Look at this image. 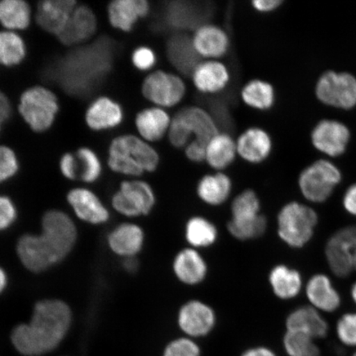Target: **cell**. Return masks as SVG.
Here are the masks:
<instances>
[{
  "mask_svg": "<svg viewBox=\"0 0 356 356\" xmlns=\"http://www.w3.org/2000/svg\"><path fill=\"white\" fill-rule=\"evenodd\" d=\"M351 297L356 305V282L353 284V288H351Z\"/></svg>",
  "mask_w": 356,
  "mask_h": 356,
  "instance_id": "cell-53",
  "label": "cell"
},
{
  "mask_svg": "<svg viewBox=\"0 0 356 356\" xmlns=\"http://www.w3.org/2000/svg\"><path fill=\"white\" fill-rule=\"evenodd\" d=\"M186 84L180 74L163 70H153L141 84V93L152 106L170 109L179 105L186 95Z\"/></svg>",
  "mask_w": 356,
  "mask_h": 356,
  "instance_id": "cell-6",
  "label": "cell"
},
{
  "mask_svg": "<svg viewBox=\"0 0 356 356\" xmlns=\"http://www.w3.org/2000/svg\"><path fill=\"white\" fill-rule=\"evenodd\" d=\"M345 210L351 216H356V184H354L346 191L343 197Z\"/></svg>",
  "mask_w": 356,
  "mask_h": 356,
  "instance_id": "cell-49",
  "label": "cell"
},
{
  "mask_svg": "<svg viewBox=\"0 0 356 356\" xmlns=\"http://www.w3.org/2000/svg\"><path fill=\"white\" fill-rule=\"evenodd\" d=\"M106 242L115 255L123 258L136 257L144 246V231L139 225L123 222L111 231Z\"/></svg>",
  "mask_w": 356,
  "mask_h": 356,
  "instance_id": "cell-24",
  "label": "cell"
},
{
  "mask_svg": "<svg viewBox=\"0 0 356 356\" xmlns=\"http://www.w3.org/2000/svg\"><path fill=\"white\" fill-rule=\"evenodd\" d=\"M191 38L200 59L220 60L229 51V35L224 29L216 24L200 25L195 29Z\"/></svg>",
  "mask_w": 356,
  "mask_h": 356,
  "instance_id": "cell-13",
  "label": "cell"
},
{
  "mask_svg": "<svg viewBox=\"0 0 356 356\" xmlns=\"http://www.w3.org/2000/svg\"><path fill=\"white\" fill-rule=\"evenodd\" d=\"M159 164L158 150L139 136L124 134L111 141L108 165L118 175L137 178L155 172Z\"/></svg>",
  "mask_w": 356,
  "mask_h": 356,
  "instance_id": "cell-2",
  "label": "cell"
},
{
  "mask_svg": "<svg viewBox=\"0 0 356 356\" xmlns=\"http://www.w3.org/2000/svg\"><path fill=\"white\" fill-rule=\"evenodd\" d=\"M232 180L222 172H216L200 178L197 195L204 203L219 206L229 198L232 191Z\"/></svg>",
  "mask_w": 356,
  "mask_h": 356,
  "instance_id": "cell-30",
  "label": "cell"
},
{
  "mask_svg": "<svg viewBox=\"0 0 356 356\" xmlns=\"http://www.w3.org/2000/svg\"><path fill=\"white\" fill-rule=\"evenodd\" d=\"M42 237L59 262L73 250L78 238L76 225L69 215L62 211H47L42 216Z\"/></svg>",
  "mask_w": 356,
  "mask_h": 356,
  "instance_id": "cell-7",
  "label": "cell"
},
{
  "mask_svg": "<svg viewBox=\"0 0 356 356\" xmlns=\"http://www.w3.org/2000/svg\"><path fill=\"white\" fill-rule=\"evenodd\" d=\"M172 117L168 110L151 106L136 115L135 127L138 136L152 145L168 136Z\"/></svg>",
  "mask_w": 356,
  "mask_h": 356,
  "instance_id": "cell-22",
  "label": "cell"
},
{
  "mask_svg": "<svg viewBox=\"0 0 356 356\" xmlns=\"http://www.w3.org/2000/svg\"><path fill=\"white\" fill-rule=\"evenodd\" d=\"M33 10L24 0H1L0 1V25L3 30L19 33L28 29L32 24Z\"/></svg>",
  "mask_w": 356,
  "mask_h": 356,
  "instance_id": "cell-29",
  "label": "cell"
},
{
  "mask_svg": "<svg viewBox=\"0 0 356 356\" xmlns=\"http://www.w3.org/2000/svg\"><path fill=\"white\" fill-rule=\"evenodd\" d=\"M236 140L229 133L219 132L207 144L206 162L213 170L222 172L237 158Z\"/></svg>",
  "mask_w": 356,
  "mask_h": 356,
  "instance_id": "cell-27",
  "label": "cell"
},
{
  "mask_svg": "<svg viewBox=\"0 0 356 356\" xmlns=\"http://www.w3.org/2000/svg\"><path fill=\"white\" fill-rule=\"evenodd\" d=\"M17 219V209L13 200L7 195H0V232L13 225Z\"/></svg>",
  "mask_w": 356,
  "mask_h": 356,
  "instance_id": "cell-44",
  "label": "cell"
},
{
  "mask_svg": "<svg viewBox=\"0 0 356 356\" xmlns=\"http://www.w3.org/2000/svg\"><path fill=\"white\" fill-rule=\"evenodd\" d=\"M206 142L193 140L184 149L186 158L195 163L206 162Z\"/></svg>",
  "mask_w": 356,
  "mask_h": 356,
  "instance_id": "cell-46",
  "label": "cell"
},
{
  "mask_svg": "<svg viewBox=\"0 0 356 356\" xmlns=\"http://www.w3.org/2000/svg\"><path fill=\"white\" fill-rule=\"evenodd\" d=\"M79 3L75 0H44L38 3L35 22L44 32L58 38L63 33Z\"/></svg>",
  "mask_w": 356,
  "mask_h": 356,
  "instance_id": "cell-15",
  "label": "cell"
},
{
  "mask_svg": "<svg viewBox=\"0 0 356 356\" xmlns=\"http://www.w3.org/2000/svg\"><path fill=\"white\" fill-rule=\"evenodd\" d=\"M197 91L213 95L225 91L231 81V74L224 62L203 60L198 62L190 74Z\"/></svg>",
  "mask_w": 356,
  "mask_h": 356,
  "instance_id": "cell-14",
  "label": "cell"
},
{
  "mask_svg": "<svg viewBox=\"0 0 356 356\" xmlns=\"http://www.w3.org/2000/svg\"><path fill=\"white\" fill-rule=\"evenodd\" d=\"M199 346L188 338L171 342L164 350L163 356H200Z\"/></svg>",
  "mask_w": 356,
  "mask_h": 356,
  "instance_id": "cell-43",
  "label": "cell"
},
{
  "mask_svg": "<svg viewBox=\"0 0 356 356\" xmlns=\"http://www.w3.org/2000/svg\"><path fill=\"white\" fill-rule=\"evenodd\" d=\"M169 61L179 73L190 75L200 58L191 43V38L185 33H177L169 39L167 44Z\"/></svg>",
  "mask_w": 356,
  "mask_h": 356,
  "instance_id": "cell-28",
  "label": "cell"
},
{
  "mask_svg": "<svg viewBox=\"0 0 356 356\" xmlns=\"http://www.w3.org/2000/svg\"><path fill=\"white\" fill-rule=\"evenodd\" d=\"M66 199L75 216L89 225H104L110 219L108 209L90 189L74 188L67 194Z\"/></svg>",
  "mask_w": 356,
  "mask_h": 356,
  "instance_id": "cell-17",
  "label": "cell"
},
{
  "mask_svg": "<svg viewBox=\"0 0 356 356\" xmlns=\"http://www.w3.org/2000/svg\"><path fill=\"white\" fill-rule=\"evenodd\" d=\"M306 295L314 308L332 313L341 305V296L333 287L331 279L324 274L312 277L307 283Z\"/></svg>",
  "mask_w": 356,
  "mask_h": 356,
  "instance_id": "cell-26",
  "label": "cell"
},
{
  "mask_svg": "<svg viewBox=\"0 0 356 356\" xmlns=\"http://www.w3.org/2000/svg\"><path fill=\"white\" fill-rule=\"evenodd\" d=\"M61 175L66 179L74 181L79 179L80 168L76 154L67 152L61 156L59 162Z\"/></svg>",
  "mask_w": 356,
  "mask_h": 356,
  "instance_id": "cell-45",
  "label": "cell"
},
{
  "mask_svg": "<svg viewBox=\"0 0 356 356\" xmlns=\"http://www.w3.org/2000/svg\"><path fill=\"white\" fill-rule=\"evenodd\" d=\"M158 57L153 48L148 46H140L133 51L131 63L134 68L140 72H152L157 65Z\"/></svg>",
  "mask_w": 356,
  "mask_h": 356,
  "instance_id": "cell-41",
  "label": "cell"
},
{
  "mask_svg": "<svg viewBox=\"0 0 356 356\" xmlns=\"http://www.w3.org/2000/svg\"><path fill=\"white\" fill-rule=\"evenodd\" d=\"M325 254L332 273L344 278L356 270V225L345 227L331 236Z\"/></svg>",
  "mask_w": 356,
  "mask_h": 356,
  "instance_id": "cell-10",
  "label": "cell"
},
{
  "mask_svg": "<svg viewBox=\"0 0 356 356\" xmlns=\"http://www.w3.org/2000/svg\"><path fill=\"white\" fill-rule=\"evenodd\" d=\"M270 283L275 295L280 299L291 300L299 295L302 278L299 271L279 265L270 271Z\"/></svg>",
  "mask_w": 356,
  "mask_h": 356,
  "instance_id": "cell-33",
  "label": "cell"
},
{
  "mask_svg": "<svg viewBox=\"0 0 356 356\" xmlns=\"http://www.w3.org/2000/svg\"><path fill=\"white\" fill-rule=\"evenodd\" d=\"M124 118L122 106L106 96H101L92 101L84 117L87 127L96 132L113 130L121 126Z\"/></svg>",
  "mask_w": 356,
  "mask_h": 356,
  "instance_id": "cell-18",
  "label": "cell"
},
{
  "mask_svg": "<svg viewBox=\"0 0 356 356\" xmlns=\"http://www.w3.org/2000/svg\"><path fill=\"white\" fill-rule=\"evenodd\" d=\"M353 356H356V353H354V355Z\"/></svg>",
  "mask_w": 356,
  "mask_h": 356,
  "instance_id": "cell-54",
  "label": "cell"
},
{
  "mask_svg": "<svg viewBox=\"0 0 356 356\" xmlns=\"http://www.w3.org/2000/svg\"><path fill=\"white\" fill-rule=\"evenodd\" d=\"M28 55V47L19 33L0 31V65L13 68L20 65Z\"/></svg>",
  "mask_w": 356,
  "mask_h": 356,
  "instance_id": "cell-34",
  "label": "cell"
},
{
  "mask_svg": "<svg viewBox=\"0 0 356 356\" xmlns=\"http://www.w3.org/2000/svg\"><path fill=\"white\" fill-rule=\"evenodd\" d=\"M242 356H277L273 351L265 347H257V348H252L245 351Z\"/></svg>",
  "mask_w": 356,
  "mask_h": 356,
  "instance_id": "cell-50",
  "label": "cell"
},
{
  "mask_svg": "<svg viewBox=\"0 0 356 356\" xmlns=\"http://www.w3.org/2000/svg\"><path fill=\"white\" fill-rule=\"evenodd\" d=\"M282 3V0H254L251 6L257 13H270L277 10Z\"/></svg>",
  "mask_w": 356,
  "mask_h": 356,
  "instance_id": "cell-48",
  "label": "cell"
},
{
  "mask_svg": "<svg viewBox=\"0 0 356 356\" xmlns=\"http://www.w3.org/2000/svg\"><path fill=\"white\" fill-rule=\"evenodd\" d=\"M260 202L255 191H243L234 200L232 204V219H248L259 216Z\"/></svg>",
  "mask_w": 356,
  "mask_h": 356,
  "instance_id": "cell-39",
  "label": "cell"
},
{
  "mask_svg": "<svg viewBox=\"0 0 356 356\" xmlns=\"http://www.w3.org/2000/svg\"><path fill=\"white\" fill-rule=\"evenodd\" d=\"M19 157L11 147L0 145V184L8 181L19 173Z\"/></svg>",
  "mask_w": 356,
  "mask_h": 356,
  "instance_id": "cell-40",
  "label": "cell"
},
{
  "mask_svg": "<svg viewBox=\"0 0 356 356\" xmlns=\"http://www.w3.org/2000/svg\"><path fill=\"white\" fill-rule=\"evenodd\" d=\"M16 251L21 264L31 273H42L60 264L41 234L22 235L17 243Z\"/></svg>",
  "mask_w": 356,
  "mask_h": 356,
  "instance_id": "cell-12",
  "label": "cell"
},
{
  "mask_svg": "<svg viewBox=\"0 0 356 356\" xmlns=\"http://www.w3.org/2000/svg\"><path fill=\"white\" fill-rule=\"evenodd\" d=\"M350 136V131L344 124L323 120L312 132V143L321 152L337 157L345 152Z\"/></svg>",
  "mask_w": 356,
  "mask_h": 356,
  "instance_id": "cell-19",
  "label": "cell"
},
{
  "mask_svg": "<svg viewBox=\"0 0 356 356\" xmlns=\"http://www.w3.org/2000/svg\"><path fill=\"white\" fill-rule=\"evenodd\" d=\"M216 323V315L210 306L200 301H191L180 309L178 324L191 337H203L210 332Z\"/></svg>",
  "mask_w": 356,
  "mask_h": 356,
  "instance_id": "cell-23",
  "label": "cell"
},
{
  "mask_svg": "<svg viewBox=\"0 0 356 356\" xmlns=\"http://www.w3.org/2000/svg\"><path fill=\"white\" fill-rule=\"evenodd\" d=\"M237 153L243 161L251 164L264 163L273 150V140L264 128L251 127L243 131L237 139Z\"/></svg>",
  "mask_w": 356,
  "mask_h": 356,
  "instance_id": "cell-16",
  "label": "cell"
},
{
  "mask_svg": "<svg viewBox=\"0 0 356 356\" xmlns=\"http://www.w3.org/2000/svg\"><path fill=\"white\" fill-rule=\"evenodd\" d=\"M79 162V179L86 184H93L102 176V164L99 156L88 147H81L76 152Z\"/></svg>",
  "mask_w": 356,
  "mask_h": 356,
  "instance_id": "cell-36",
  "label": "cell"
},
{
  "mask_svg": "<svg viewBox=\"0 0 356 356\" xmlns=\"http://www.w3.org/2000/svg\"><path fill=\"white\" fill-rule=\"evenodd\" d=\"M287 331L300 332L316 339L326 337L328 324L318 311L310 306H302L293 311L286 319Z\"/></svg>",
  "mask_w": 356,
  "mask_h": 356,
  "instance_id": "cell-25",
  "label": "cell"
},
{
  "mask_svg": "<svg viewBox=\"0 0 356 356\" xmlns=\"http://www.w3.org/2000/svg\"><path fill=\"white\" fill-rule=\"evenodd\" d=\"M316 95L323 104L342 109L356 106V79L349 73L328 71L319 79Z\"/></svg>",
  "mask_w": 356,
  "mask_h": 356,
  "instance_id": "cell-11",
  "label": "cell"
},
{
  "mask_svg": "<svg viewBox=\"0 0 356 356\" xmlns=\"http://www.w3.org/2000/svg\"><path fill=\"white\" fill-rule=\"evenodd\" d=\"M186 238L191 245L197 248L211 246L217 239V229L202 217H193L186 225Z\"/></svg>",
  "mask_w": 356,
  "mask_h": 356,
  "instance_id": "cell-35",
  "label": "cell"
},
{
  "mask_svg": "<svg viewBox=\"0 0 356 356\" xmlns=\"http://www.w3.org/2000/svg\"><path fill=\"white\" fill-rule=\"evenodd\" d=\"M240 99L245 105L253 110L270 111L275 102V88L273 84L266 80L253 79L242 87Z\"/></svg>",
  "mask_w": 356,
  "mask_h": 356,
  "instance_id": "cell-32",
  "label": "cell"
},
{
  "mask_svg": "<svg viewBox=\"0 0 356 356\" xmlns=\"http://www.w3.org/2000/svg\"><path fill=\"white\" fill-rule=\"evenodd\" d=\"M219 132L216 119L207 110L188 106L173 115L167 138L173 148L184 149L193 140L207 143Z\"/></svg>",
  "mask_w": 356,
  "mask_h": 356,
  "instance_id": "cell-3",
  "label": "cell"
},
{
  "mask_svg": "<svg viewBox=\"0 0 356 356\" xmlns=\"http://www.w3.org/2000/svg\"><path fill=\"white\" fill-rule=\"evenodd\" d=\"M97 19L90 7L78 3L59 41L66 47H77L90 40L97 32Z\"/></svg>",
  "mask_w": 356,
  "mask_h": 356,
  "instance_id": "cell-20",
  "label": "cell"
},
{
  "mask_svg": "<svg viewBox=\"0 0 356 356\" xmlns=\"http://www.w3.org/2000/svg\"><path fill=\"white\" fill-rule=\"evenodd\" d=\"M318 220L314 209L299 202L289 203L279 213L280 238L289 247L302 248L313 237Z\"/></svg>",
  "mask_w": 356,
  "mask_h": 356,
  "instance_id": "cell-5",
  "label": "cell"
},
{
  "mask_svg": "<svg viewBox=\"0 0 356 356\" xmlns=\"http://www.w3.org/2000/svg\"><path fill=\"white\" fill-rule=\"evenodd\" d=\"M8 277L6 270L0 266V295L6 291L8 287Z\"/></svg>",
  "mask_w": 356,
  "mask_h": 356,
  "instance_id": "cell-52",
  "label": "cell"
},
{
  "mask_svg": "<svg viewBox=\"0 0 356 356\" xmlns=\"http://www.w3.org/2000/svg\"><path fill=\"white\" fill-rule=\"evenodd\" d=\"M284 346L289 356H319L320 349L314 338L300 332L287 331Z\"/></svg>",
  "mask_w": 356,
  "mask_h": 356,
  "instance_id": "cell-37",
  "label": "cell"
},
{
  "mask_svg": "<svg viewBox=\"0 0 356 356\" xmlns=\"http://www.w3.org/2000/svg\"><path fill=\"white\" fill-rule=\"evenodd\" d=\"M337 335L342 344L356 346V313L341 316L337 324Z\"/></svg>",
  "mask_w": 356,
  "mask_h": 356,
  "instance_id": "cell-42",
  "label": "cell"
},
{
  "mask_svg": "<svg viewBox=\"0 0 356 356\" xmlns=\"http://www.w3.org/2000/svg\"><path fill=\"white\" fill-rule=\"evenodd\" d=\"M341 181L339 169L331 162L321 159L302 171L299 186L302 195L309 202L322 203L330 197Z\"/></svg>",
  "mask_w": 356,
  "mask_h": 356,
  "instance_id": "cell-8",
  "label": "cell"
},
{
  "mask_svg": "<svg viewBox=\"0 0 356 356\" xmlns=\"http://www.w3.org/2000/svg\"><path fill=\"white\" fill-rule=\"evenodd\" d=\"M111 204L115 211L124 216H146L154 207V191L152 186L143 180H126L113 194Z\"/></svg>",
  "mask_w": 356,
  "mask_h": 356,
  "instance_id": "cell-9",
  "label": "cell"
},
{
  "mask_svg": "<svg viewBox=\"0 0 356 356\" xmlns=\"http://www.w3.org/2000/svg\"><path fill=\"white\" fill-rule=\"evenodd\" d=\"M173 270L177 277L188 284L202 282L207 273L206 261L193 249H185L178 253L173 262Z\"/></svg>",
  "mask_w": 356,
  "mask_h": 356,
  "instance_id": "cell-31",
  "label": "cell"
},
{
  "mask_svg": "<svg viewBox=\"0 0 356 356\" xmlns=\"http://www.w3.org/2000/svg\"><path fill=\"white\" fill-rule=\"evenodd\" d=\"M17 111L31 130L44 133L54 124L59 114L60 102L50 88L35 86L22 92Z\"/></svg>",
  "mask_w": 356,
  "mask_h": 356,
  "instance_id": "cell-4",
  "label": "cell"
},
{
  "mask_svg": "<svg viewBox=\"0 0 356 356\" xmlns=\"http://www.w3.org/2000/svg\"><path fill=\"white\" fill-rule=\"evenodd\" d=\"M229 233L236 238L241 240L252 239L260 237L266 228V220L264 216L259 215L248 219L234 220L229 222Z\"/></svg>",
  "mask_w": 356,
  "mask_h": 356,
  "instance_id": "cell-38",
  "label": "cell"
},
{
  "mask_svg": "<svg viewBox=\"0 0 356 356\" xmlns=\"http://www.w3.org/2000/svg\"><path fill=\"white\" fill-rule=\"evenodd\" d=\"M13 114V108L10 99L6 93L0 91V135L4 124L10 121Z\"/></svg>",
  "mask_w": 356,
  "mask_h": 356,
  "instance_id": "cell-47",
  "label": "cell"
},
{
  "mask_svg": "<svg viewBox=\"0 0 356 356\" xmlns=\"http://www.w3.org/2000/svg\"><path fill=\"white\" fill-rule=\"evenodd\" d=\"M150 3L147 0H114L108 6V19L113 29L131 33L141 19L149 15Z\"/></svg>",
  "mask_w": 356,
  "mask_h": 356,
  "instance_id": "cell-21",
  "label": "cell"
},
{
  "mask_svg": "<svg viewBox=\"0 0 356 356\" xmlns=\"http://www.w3.org/2000/svg\"><path fill=\"white\" fill-rule=\"evenodd\" d=\"M122 266L127 273H135L139 268V261L136 257L124 258Z\"/></svg>",
  "mask_w": 356,
  "mask_h": 356,
  "instance_id": "cell-51",
  "label": "cell"
},
{
  "mask_svg": "<svg viewBox=\"0 0 356 356\" xmlns=\"http://www.w3.org/2000/svg\"><path fill=\"white\" fill-rule=\"evenodd\" d=\"M72 320V311L65 302L56 299L39 301L34 306L30 321L13 328L12 344L25 356L50 353L63 341Z\"/></svg>",
  "mask_w": 356,
  "mask_h": 356,
  "instance_id": "cell-1",
  "label": "cell"
}]
</instances>
